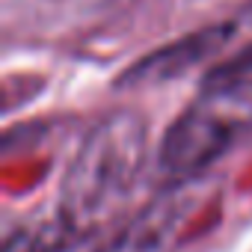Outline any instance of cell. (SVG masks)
<instances>
[{"instance_id":"cell-3","label":"cell","mask_w":252,"mask_h":252,"mask_svg":"<svg viewBox=\"0 0 252 252\" xmlns=\"http://www.w3.org/2000/svg\"><path fill=\"white\" fill-rule=\"evenodd\" d=\"M193 181H181V187H172L169 193L158 196L143 214H137L110 243H104L98 252H169L175 243L181 222L193 211Z\"/></svg>"},{"instance_id":"cell-2","label":"cell","mask_w":252,"mask_h":252,"mask_svg":"<svg viewBox=\"0 0 252 252\" xmlns=\"http://www.w3.org/2000/svg\"><path fill=\"white\" fill-rule=\"evenodd\" d=\"M252 131V60L222 68L175 119L160 143V166L175 181L199 178Z\"/></svg>"},{"instance_id":"cell-1","label":"cell","mask_w":252,"mask_h":252,"mask_svg":"<svg viewBox=\"0 0 252 252\" xmlns=\"http://www.w3.org/2000/svg\"><path fill=\"white\" fill-rule=\"evenodd\" d=\"M146 158V125L134 113H113L80 143L60 187L57 220L74 240L104 228L128 205Z\"/></svg>"}]
</instances>
